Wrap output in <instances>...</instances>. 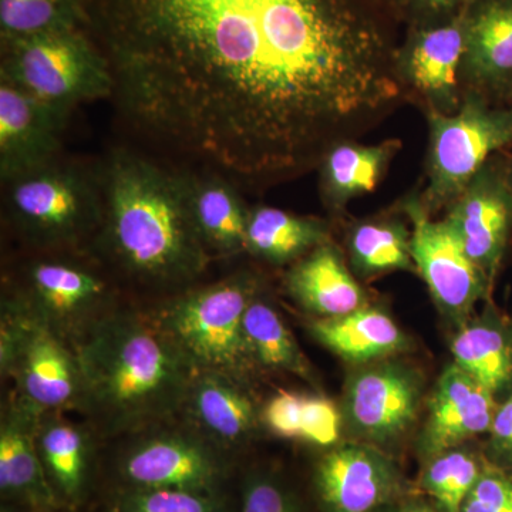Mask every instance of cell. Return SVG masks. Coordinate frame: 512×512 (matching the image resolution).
<instances>
[{
	"label": "cell",
	"instance_id": "cell-1",
	"mask_svg": "<svg viewBox=\"0 0 512 512\" xmlns=\"http://www.w3.org/2000/svg\"><path fill=\"white\" fill-rule=\"evenodd\" d=\"M386 0H90L121 107L251 187L318 168L406 103Z\"/></svg>",
	"mask_w": 512,
	"mask_h": 512
},
{
	"label": "cell",
	"instance_id": "cell-2",
	"mask_svg": "<svg viewBox=\"0 0 512 512\" xmlns=\"http://www.w3.org/2000/svg\"><path fill=\"white\" fill-rule=\"evenodd\" d=\"M84 412L104 433L150 426L183 410L197 370L158 326L107 313L77 343Z\"/></svg>",
	"mask_w": 512,
	"mask_h": 512
},
{
	"label": "cell",
	"instance_id": "cell-3",
	"mask_svg": "<svg viewBox=\"0 0 512 512\" xmlns=\"http://www.w3.org/2000/svg\"><path fill=\"white\" fill-rule=\"evenodd\" d=\"M100 185L104 242L128 274L167 286L187 284L205 271L210 251L192 221L183 175L117 151Z\"/></svg>",
	"mask_w": 512,
	"mask_h": 512
},
{
	"label": "cell",
	"instance_id": "cell-4",
	"mask_svg": "<svg viewBox=\"0 0 512 512\" xmlns=\"http://www.w3.org/2000/svg\"><path fill=\"white\" fill-rule=\"evenodd\" d=\"M259 293L248 272L194 289L167 303L156 322L197 372H217L247 383L255 370L244 319Z\"/></svg>",
	"mask_w": 512,
	"mask_h": 512
},
{
	"label": "cell",
	"instance_id": "cell-5",
	"mask_svg": "<svg viewBox=\"0 0 512 512\" xmlns=\"http://www.w3.org/2000/svg\"><path fill=\"white\" fill-rule=\"evenodd\" d=\"M2 43L0 82L56 109L116 93L109 59L86 29L62 30Z\"/></svg>",
	"mask_w": 512,
	"mask_h": 512
},
{
	"label": "cell",
	"instance_id": "cell-6",
	"mask_svg": "<svg viewBox=\"0 0 512 512\" xmlns=\"http://www.w3.org/2000/svg\"><path fill=\"white\" fill-rule=\"evenodd\" d=\"M426 117V187L419 195L434 217L446 211L491 157L512 147V107L464 93L457 113H427Z\"/></svg>",
	"mask_w": 512,
	"mask_h": 512
},
{
	"label": "cell",
	"instance_id": "cell-7",
	"mask_svg": "<svg viewBox=\"0 0 512 512\" xmlns=\"http://www.w3.org/2000/svg\"><path fill=\"white\" fill-rule=\"evenodd\" d=\"M0 370L15 377L18 396L43 413L80 407L83 383L77 353L19 293L2 303Z\"/></svg>",
	"mask_w": 512,
	"mask_h": 512
},
{
	"label": "cell",
	"instance_id": "cell-8",
	"mask_svg": "<svg viewBox=\"0 0 512 512\" xmlns=\"http://www.w3.org/2000/svg\"><path fill=\"white\" fill-rule=\"evenodd\" d=\"M5 184L10 218L37 245L76 244L103 224L101 185L72 165L53 160Z\"/></svg>",
	"mask_w": 512,
	"mask_h": 512
},
{
	"label": "cell",
	"instance_id": "cell-9",
	"mask_svg": "<svg viewBox=\"0 0 512 512\" xmlns=\"http://www.w3.org/2000/svg\"><path fill=\"white\" fill-rule=\"evenodd\" d=\"M412 227V255L417 274L426 282L431 298L446 318L458 326L473 316L477 303L488 295L493 282L467 255L446 220H434L420 201L419 190L399 204Z\"/></svg>",
	"mask_w": 512,
	"mask_h": 512
},
{
	"label": "cell",
	"instance_id": "cell-10",
	"mask_svg": "<svg viewBox=\"0 0 512 512\" xmlns=\"http://www.w3.org/2000/svg\"><path fill=\"white\" fill-rule=\"evenodd\" d=\"M421 397L423 380L416 369L377 360L350 375L343 397V423L363 443L387 446L412 429Z\"/></svg>",
	"mask_w": 512,
	"mask_h": 512
},
{
	"label": "cell",
	"instance_id": "cell-11",
	"mask_svg": "<svg viewBox=\"0 0 512 512\" xmlns=\"http://www.w3.org/2000/svg\"><path fill=\"white\" fill-rule=\"evenodd\" d=\"M464 15L466 9L450 18L409 26L397 49V74L407 101H416L424 114H454L463 103Z\"/></svg>",
	"mask_w": 512,
	"mask_h": 512
},
{
	"label": "cell",
	"instance_id": "cell-12",
	"mask_svg": "<svg viewBox=\"0 0 512 512\" xmlns=\"http://www.w3.org/2000/svg\"><path fill=\"white\" fill-rule=\"evenodd\" d=\"M444 220L467 255L494 281L512 234V188L505 158L491 157L446 208Z\"/></svg>",
	"mask_w": 512,
	"mask_h": 512
},
{
	"label": "cell",
	"instance_id": "cell-13",
	"mask_svg": "<svg viewBox=\"0 0 512 512\" xmlns=\"http://www.w3.org/2000/svg\"><path fill=\"white\" fill-rule=\"evenodd\" d=\"M29 308L62 338L86 335L109 299L106 282L76 262L40 259L25 272L19 293Z\"/></svg>",
	"mask_w": 512,
	"mask_h": 512
},
{
	"label": "cell",
	"instance_id": "cell-14",
	"mask_svg": "<svg viewBox=\"0 0 512 512\" xmlns=\"http://www.w3.org/2000/svg\"><path fill=\"white\" fill-rule=\"evenodd\" d=\"M316 495L323 512H373L402 491L396 464L372 444H343L316 464Z\"/></svg>",
	"mask_w": 512,
	"mask_h": 512
},
{
	"label": "cell",
	"instance_id": "cell-15",
	"mask_svg": "<svg viewBox=\"0 0 512 512\" xmlns=\"http://www.w3.org/2000/svg\"><path fill=\"white\" fill-rule=\"evenodd\" d=\"M464 93L500 106L512 96V0H471L464 15L460 64Z\"/></svg>",
	"mask_w": 512,
	"mask_h": 512
},
{
	"label": "cell",
	"instance_id": "cell-16",
	"mask_svg": "<svg viewBox=\"0 0 512 512\" xmlns=\"http://www.w3.org/2000/svg\"><path fill=\"white\" fill-rule=\"evenodd\" d=\"M220 473L214 447L195 431L154 434L131 448L123 461L124 477L136 490L177 488L211 493Z\"/></svg>",
	"mask_w": 512,
	"mask_h": 512
},
{
	"label": "cell",
	"instance_id": "cell-17",
	"mask_svg": "<svg viewBox=\"0 0 512 512\" xmlns=\"http://www.w3.org/2000/svg\"><path fill=\"white\" fill-rule=\"evenodd\" d=\"M69 113L0 82V177L16 175L56 160Z\"/></svg>",
	"mask_w": 512,
	"mask_h": 512
},
{
	"label": "cell",
	"instance_id": "cell-18",
	"mask_svg": "<svg viewBox=\"0 0 512 512\" xmlns=\"http://www.w3.org/2000/svg\"><path fill=\"white\" fill-rule=\"evenodd\" d=\"M495 396L453 363L444 370L430 397L429 416L420 439L424 457L431 458L490 431Z\"/></svg>",
	"mask_w": 512,
	"mask_h": 512
},
{
	"label": "cell",
	"instance_id": "cell-19",
	"mask_svg": "<svg viewBox=\"0 0 512 512\" xmlns=\"http://www.w3.org/2000/svg\"><path fill=\"white\" fill-rule=\"evenodd\" d=\"M43 414L16 396L3 410L0 423V490L6 497L32 505L37 511L52 507L56 501L37 447Z\"/></svg>",
	"mask_w": 512,
	"mask_h": 512
},
{
	"label": "cell",
	"instance_id": "cell-20",
	"mask_svg": "<svg viewBox=\"0 0 512 512\" xmlns=\"http://www.w3.org/2000/svg\"><path fill=\"white\" fill-rule=\"evenodd\" d=\"M183 410L195 433L222 448L247 443L259 423L245 383L217 372H195Z\"/></svg>",
	"mask_w": 512,
	"mask_h": 512
},
{
	"label": "cell",
	"instance_id": "cell-21",
	"mask_svg": "<svg viewBox=\"0 0 512 512\" xmlns=\"http://www.w3.org/2000/svg\"><path fill=\"white\" fill-rule=\"evenodd\" d=\"M289 296L316 318H338L367 306V296L332 241L302 256L285 276Z\"/></svg>",
	"mask_w": 512,
	"mask_h": 512
},
{
	"label": "cell",
	"instance_id": "cell-22",
	"mask_svg": "<svg viewBox=\"0 0 512 512\" xmlns=\"http://www.w3.org/2000/svg\"><path fill=\"white\" fill-rule=\"evenodd\" d=\"M400 150L402 141L394 138L369 146L359 140L333 144L316 168L325 208L342 214L350 201L375 191Z\"/></svg>",
	"mask_w": 512,
	"mask_h": 512
},
{
	"label": "cell",
	"instance_id": "cell-23",
	"mask_svg": "<svg viewBox=\"0 0 512 512\" xmlns=\"http://www.w3.org/2000/svg\"><path fill=\"white\" fill-rule=\"evenodd\" d=\"M181 175L192 221L208 251L245 252L249 210L234 184L218 174Z\"/></svg>",
	"mask_w": 512,
	"mask_h": 512
},
{
	"label": "cell",
	"instance_id": "cell-24",
	"mask_svg": "<svg viewBox=\"0 0 512 512\" xmlns=\"http://www.w3.org/2000/svg\"><path fill=\"white\" fill-rule=\"evenodd\" d=\"M309 332L330 352L359 365L387 359L410 346L396 322L369 305L338 318L313 319Z\"/></svg>",
	"mask_w": 512,
	"mask_h": 512
},
{
	"label": "cell",
	"instance_id": "cell-25",
	"mask_svg": "<svg viewBox=\"0 0 512 512\" xmlns=\"http://www.w3.org/2000/svg\"><path fill=\"white\" fill-rule=\"evenodd\" d=\"M454 363L494 396L512 384V332L493 312L467 319L451 342Z\"/></svg>",
	"mask_w": 512,
	"mask_h": 512
},
{
	"label": "cell",
	"instance_id": "cell-26",
	"mask_svg": "<svg viewBox=\"0 0 512 512\" xmlns=\"http://www.w3.org/2000/svg\"><path fill=\"white\" fill-rule=\"evenodd\" d=\"M330 241L326 221L272 207L249 210L245 252L272 265L296 262Z\"/></svg>",
	"mask_w": 512,
	"mask_h": 512
},
{
	"label": "cell",
	"instance_id": "cell-27",
	"mask_svg": "<svg viewBox=\"0 0 512 512\" xmlns=\"http://www.w3.org/2000/svg\"><path fill=\"white\" fill-rule=\"evenodd\" d=\"M349 262L360 278L417 272L412 255V228L397 215L367 218L350 225L346 235Z\"/></svg>",
	"mask_w": 512,
	"mask_h": 512
},
{
	"label": "cell",
	"instance_id": "cell-28",
	"mask_svg": "<svg viewBox=\"0 0 512 512\" xmlns=\"http://www.w3.org/2000/svg\"><path fill=\"white\" fill-rule=\"evenodd\" d=\"M245 339L255 367L292 373L313 382L308 362L295 338L274 306L256 295L249 303L244 319Z\"/></svg>",
	"mask_w": 512,
	"mask_h": 512
},
{
	"label": "cell",
	"instance_id": "cell-29",
	"mask_svg": "<svg viewBox=\"0 0 512 512\" xmlns=\"http://www.w3.org/2000/svg\"><path fill=\"white\" fill-rule=\"evenodd\" d=\"M37 447L52 487L74 500L82 493L89 468V434L62 417L45 413L37 430Z\"/></svg>",
	"mask_w": 512,
	"mask_h": 512
},
{
	"label": "cell",
	"instance_id": "cell-30",
	"mask_svg": "<svg viewBox=\"0 0 512 512\" xmlns=\"http://www.w3.org/2000/svg\"><path fill=\"white\" fill-rule=\"evenodd\" d=\"M90 28V0H0V42Z\"/></svg>",
	"mask_w": 512,
	"mask_h": 512
},
{
	"label": "cell",
	"instance_id": "cell-31",
	"mask_svg": "<svg viewBox=\"0 0 512 512\" xmlns=\"http://www.w3.org/2000/svg\"><path fill=\"white\" fill-rule=\"evenodd\" d=\"M484 467L470 451L451 448L429 458L421 487L441 512H461Z\"/></svg>",
	"mask_w": 512,
	"mask_h": 512
},
{
	"label": "cell",
	"instance_id": "cell-32",
	"mask_svg": "<svg viewBox=\"0 0 512 512\" xmlns=\"http://www.w3.org/2000/svg\"><path fill=\"white\" fill-rule=\"evenodd\" d=\"M121 512H221V507L208 491L151 488L128 494Z\"/></svg>",
	"mask_w": 512,
	"mask_h": 512
},
{
	"label": "cell",
	"instance_id": "cell-33",
	"mask_svg": "<svg viewBox=\"0 0 512 512\" xmlns=\"http://www.w3.org/2000/svg\"><path fill=\"white\" fill-rule=\"evenodd\" d=\"M342 414L329 399L319 396H303L302 437L320 447L338 443Z\"/></svg>",
	"mask_w": 512,
	"mask_h": 512
},
{
	"label": "cell",
	"instance_id": "cell-34",
	"mask_svg": "<svg viewBox=\"0 0 512 512\" xmlns=\"http://www.w3.org/2000/svg\"><path fill=\"white\" fill-rule=\"evenodd\" d=\"M461 512H512V480L501 468L484 467Z\"/></svg>",
	"mask_w": 512,
	"mask_h": 512
},
{
	"label": "cell",
	"instance_id": "cell-35",
	"mask_svg": "<svg viewBox=\"0 0 512 512\" xmlns=\"http://www.w3.org/2000/svg\"><path fill=\"white\" fill-rule=\"evenodd\" d=\"M302 403V394L279 392L269 400L262 413L266 426L285 439H301Z\"/></svg>",
	"mask_w": 512,
	"mask_h": 512
},
{
	"label": "cell",
	"instance_id": "cell-36",
	"mask_svg": "<svg viewBox=\"0 0 512 512\" xmlns=\"http://www.w3.org/2000/svg\"><path fill=\"white\" fill-rule=\"evenodd\" d=\"M241 512H301L292 495L268 477H254L244 491Z\"/></svg>",
	"mask_w": 512,
	"mask_h": 512
},
{
	"label": "cell",
	"instance_id": "cell-37",
	"mask_svg": "<svg viewBox=\"0 0 512 512\" xmlns=\"http://www.w3.org/2000/svg\"><path fill=\"white\" fill-rule=\"evenodd\" d=\"M471 0H386L393 15L409 26L450 18L467 8Z\"/></svg>",
	"mask_w": 512,
	"mask_h": 512
},
{
	"label": "cell",
	"instance_id": "cell-38",
	"mask_svg": "<svg viewBox=\"0 0 512 512\" xmlns=\"http://www.w3.org/2000/svg\"><path fill=\"white\" fill-rule=\"evenodd\" d=\"M488 433V451L495 467L512 468V390L510 396L497 406Z\"/></svg>",
	"mask_w": 512,
	"mask_h": 512
},
{
	"label": "cell",
	"instance_id": "cell-39",
	"mask_svg": "<svg viewBox=\"0 0 512 512\" xmlns=\"http://www.w3.org/2000/svg\"><path fill=\"white\" fill-rule=\"evenodd\" d=\"M396 512H434V511L430 510V508L426 507V505L409 504V505H404V507L400 508V510H397Z\"/></svg>",
	"mask_w": 512,
	"mask_h": 512
},
{
	"label": "cell",
	"instance_id": "cell-40",
	"mask_svg": "<svg viewBox=\"0 0 512 512\" xmlns=\"http://www.w3.org/2000/svg\"><path fill=\"white\" fill-rule=\"evenodd\" d=\"M505 168H507V177L512 188V154L510 157L505 158Z\"/></svg>",
	"mask_w": 512,
	"mask_h": 512
},
{
	"label": "cell",
	"instance_id": "cell-41",
	"mask_svg": "<svg viewBox=\"0 0 512 512\" xmlns=\"http://www.w3.org/2000/svg\"><path fill=\"white\" fill-rule=\"evenodd\" d=\"M508 106H511V107H512V96H511L510 101H508Z\"/></svg>",
	"mask_w": 512,
	"mask_h": 512
},
{
	"label": "cell",
	"instance_id": "cell-42",
	"mask_svg": "<svg viewBox=\"0 0 512 512\" xmlns=\"http://www.w3.org/2000/svg\"><path fill=\"white\" fill-rule=\"evenodd\" d=\"M37 512H43V511H37Z\"/></svg>",
	"mask_w": 512,
	"mask_h": 512
}]
</instances>
